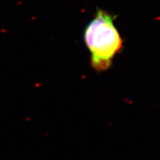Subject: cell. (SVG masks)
Segmentation results:
<instances>
[{
  "instance_id": "cell-1",
  "label": "cell",
  "mask_w": 160,
  "mask_h": 160,
  "mask_svg": "<svg viewBox=\"0 0 160 160\" xmlns=\"http://www.w3.org/2000/svg\"><path fill=\"white\" fill-rule=\"evenodd\" d=\"M109 12L97 10L86 26L84 40L91 54V64L97 71H107L123 48V40Z\"/></svg>"
}]
</instances>
